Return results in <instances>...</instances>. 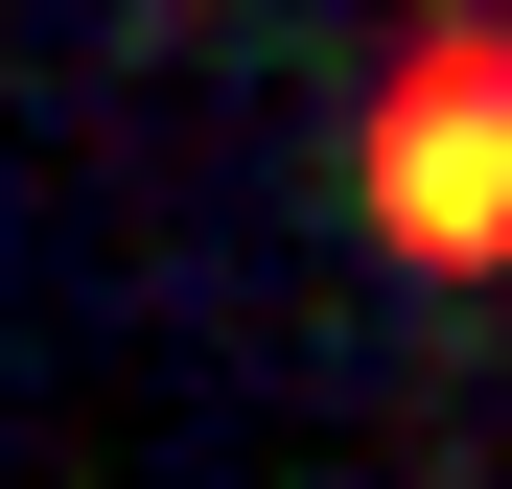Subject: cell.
I'll list each match as a JSON object with an SVG mask.
<instances>
[{
	"label": "cell",
	"mask_w": 512,
	"mask_h": 489,
	"mask_svg": "<svg viewBox=\"0 0 512 489\" xmlns=\"http://www.w3.org/2000/svg\"><path fill=\"white\" fill-rule=\"evenodd\" d=\"M373 210H396V257H489V233H512V47L489 24L419 47V94L373 140Z\"/></svg>",
	"instance_id": "obj_1"
}]
</instances>
